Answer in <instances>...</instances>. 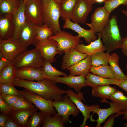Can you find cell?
Returning <instances> with one entry per match:
<instances>
[{
	"label": "cell",
	"mask_w": 127,
	"mask_h": 127,
	"mask_svg": "<svg viewBox=\"0 0 127 127\" xmlns=\"http://www.w3.org/2000/svg\"><path fill=\"white\" fill-rule=\"evenodd\" d=\"M54 80L44 79L34 82L16 77L14 85L30 90L46 99L53 101L62 99V95L67 93V91L60 89Z\"/></svg>",
	"instance_id": "1"
},
{
	"label": "cell",
	"mask_w": 127,
	"mask_h": 127,
	"mask_svg": "<svg viewBox=\"0 0 127 127\" xmlns=\"http://www.w3.org/2000/svg\"><path fill=\"white\" fill-rule=\"evenodd\" d=\"M116 15H113L100 32L106 52L110 53L120 48L122 38L117 24Z\"/></svg>",
	"instance_id": "2"
},
{
	"label": "cell",
	"mask_w": 127,
	"mask_h": 127,
	"mask_svg": "<svg viewBox=\"0 0 127 127\" xmlns=\"http://www.w3.org/2000/svg\"><path fill=\"white\" fill-rule=\"evenodd\" d=\"M43 8L42 20L44 24L50 28L54 34L60 32L59 23L61 13L59 3L54 0H41Z\"/></svg>",
	"instance_id": "3"
},
{
	"label": "cell",
	"mask_w": 127,
	"mask_h": 127,
	"mask_svg": "<svg viewBox=\"0 0 127 127\" xmlns=\"http://www.w3.org/2000/svg\"><path fill=\"white\" fill-rule=\"evenodd\" d=\"M44 60L39 50L35 48L21 53L12 62L16 69L24 67L40 68L42 66Z\"/></svg>",
	"instance_id": "4"
},
{
	"label": "cell",
	"mask_w": 127,
	"mask_h": 127,
	"mask_svg": "<svg viewBox=\"0 0 127 127\" xmlns=\"http://www.w3.org/2000/svg\"><path fill=\"white\" fill-rule=\"evenodd\" d=\"M18 92L20 95L34 105L44 115H52L57 113L53 106L52 101L46 99L25 89L21 91L18 90Z\"/></svg>",
	"instance_id": "5"
},
{
	"label": "cell",
	"mask_w": 127,
	"mask_h": 127,
	"mask_svg": "<svg viewBox=\"0 0 127 127\" xmlns=\"http://www.w3.org/2000/svg\"><path fill=\"white\" fill-rule=\"evenodd\" d=\"M52 104L57 113L62 117L64 124L70 122V115L77 117L80 111L67 94L64 95L62 99L53 101Z\"/></svg>",
	"instance_id": "6"
},
{
	"label": "cell",
	"mask_w": 127,
	"mask_h": 127,
	"mask_svg": "<svg viewBox=\"0 0 127 127\" xmlns=\"http://www.w3.org/2000/svg\"><path fill=\"white\" fill-rule=\"evenodd\" d=\"M26 48L18 39L13 37L4 40L0 39V52L12 61L19 54L27 50Z\"/></svg>",
	"instance_id": "7"
},
{
	"label": "cell",
	"mask_w": 127,
	"mask_h": 127,
	"mask_svg": "<svg viewBox=\"0 0 127 127\" xmlns=\"http://www.w3.org/2000/svg\"><path fill=\"white\" fill-rule=\"evenodd\" d=\"M81 38L78 36H74L70 33L64 31H61L48 39L56 41L58 44V51L64 52L68 50L74 48L81 42Z\"/></svg>",
	"instance_id": "8"
},
{
	"label": "cell",
	"mask_w": 127,
	"mask_h": 127,
	"mask_svg": "<svg viewBox=\"0 0 127 127\" xmlns=\"http://www.w3.org/2000/svg\"><path fill=\"white\" fill-rule=\"evenodd\" d=\"M25 12L27 20L38 26L43 24L41 0H30L26 2Z\"/></svg>",
	"instance_id": "9"
},
{
	"label": "cell",
	"mask_w": 127,
	"mask_h": 127,
	"mask_svg": "<svg viewBox=\"0 0 127 127\" xmlns=\"http://www.w3.org/2000/svg\"><path fill=\"white\" fill-rule=\"evenodd\" d=\"M33 44L35 48L39 50L44 60L51 63L56 61L55 55L63 53L58 51V43L53 40L48 39L43 41H38Z\"/></svg>",
	"instance_id": "10"
},
{
	"label": "cell",
	"mask_w": 127,
	"mask_h": 127,
	"mask_svg": "<svg viewBox=\"0 0 127 127\" xmlns=\"http://www.w3.org/2000/svg\"><path fill=\"white\" fill-rule=\"evenodd\" d=\"M91 0H78L72 12L70 20L78 24L85 23L93 5Z\"/></svg>",
	"instance_id": "11"
},
{
	"label": "cell",
	"mask_w": 127,
	"mask_h": 127,
	"mask_svg": "<svg viewBox=\"0 0 127 127\" xmlns=\"http://www.w3.org/2000/svg\"><path fill=\"white\" fill-rule=\"evenodd\" d=\"M109 16L110 14L103 7H98L95 10L91 16V22L86 23V25L95 32H100L109 20Z\"/></svg>",
	"instance_id": "12"
},
{
	"label": "cell",
	"mask_w": 127,
	"mask_h": 127,
	"mask_svg": "<svg viewBox=\"0 0 127 127\" xmlns=\"http://www.w3.org/2000/svg\"><path fill=\"white\" fill-rule=\"evenodd\" d=\"M38 26L26 20L21 28L18 39L26 47L38 42L36 38Z\"/></svg>",
	"instance_id": "13"
},
{
	"label": "cell",
	"mask_w": 127,
	"mask_h": 127,
	"mask_svg": "<svg viewBox=\"0 0 127 127\" xmlns=\"http://www.w3.org/2000/svg\"><path fill=\"white\" fill-rule=\"evenodd\" d=\"M66 94H67L76 105L84 117L83 121L80 126V127H85L86 121L89 119L90 118L92 121H94V120L90 116V114L91 111L89 106L86 105L82 101V99L86 102L83 97V92L77 94L72 90L69 89L67 91Z\"/></svg>",
	"instance_id": "14"
},
{
	"label": "cell",
	"mask_w": 127,
	"mask_h": 127,
	"mask_svg": "<svg viewBox=\"0 0 127 127\" xmlns=\"http://www.w3.org/2000/svg\"><path fill=\"white\" fill-rule=\"evenodd\" d=\"M104 102L109 103L110 107L107 108L102 109L100 108L99 106L97 105L89 106L91 111L97 114L98 115V119L94 120L97 122L96 127H100L101 124L110 116L122 111L119 107L114 103L109 102L106 100L104 101Z\"/></svg>",
	"instance_id": "15"
},
{
	"label": "cell",
	"mask_w": 127,
	"mask_h": 127,
	"mask_svg": "<svg viewBox=\"0 0 127 127\" xmlns=\"http://www.w3.org/2000/svg\"><path fill=\"white\" fill-rule=\"evenodd\" d=\"M14 30L13 14L0 15V39L4 40L13 37Z\"/></svg>",
	"instance_id": "16"
},
{
	"label": "cell",
	"mask_w": 127,
	"mask_h": 127,
	"mask_svg": "<svg viewBox=\"0 0 127 127\" xmlns=\"http://www.w3.org/2000/svg\"><path fill=\"white\" fill-rule=\"evenodd\" d=\"M63 28L69 29L76 32L78 34L77 36L83 38L86 42L88 44L98 38L96 35L95 32L93 29L91 28L89 30L84 29L78 24L72 22L69 19L65 20Z\"/></svg>",
	"instance_id": "17"
},
{
	"label": "cell",
	"mask_w": 127,
	"mask_h": 127,
	"mask_svg": "<svg viewBox=\"0 0 127 127\" xmlns=\"http://www.w3.org/2000/svg\"><path fill=\"white\" fill-rule=\"evenodd\" d=\"M54 80L56 83H63L73 88L77 93L81 92V89L87 86L85 76L82 75L59 76Z\"/></svg>",
	"instance_id": "18"
},
{
	"label": "cell",
	"mask_w": 127,
	"mask_h": 127,
	"mask_svg": "<svg viewBox=\"0 0 127 127\" xmlns=\"http://www.w3.org/2000/svg\"><path fill=\"white\" fill-rule=\"evenodd\" d=\"M61 65L63 69H67L85 58L87 55L78 51L75 48L70 49L64 52Z\"/></svg>",
	"instance_id": "19"
},
{
	"label": "cell",
	"mask_w": 127,
	"mask_h": 127,
	"mask_svg": "<svg viewBox=\"0 0 127 127\" xmlns=\"http://www.w3.org/2000/svg\"><path fill=\"white\" fill-rule=\"evenodd\" d=\"M16 77L29 81H39L43 79L40 68L24 67L17 69Z\"/></svg>",
	"instance_id": "20"
},
{
	"label": "cell",
	"mask_w": 127,
	"mask_h": 127,
	"mask_svg": "<svg viewBox=\"0 0 127 127\" xmlns=\"http://www.w3.org/2000/svg\"><path fill=\"white\" fill-rule=\"evenodd\" d=\"M98 38L96 40L91 42L87 45H85L82 43L79 44L75 47V48L79 52L91 56L98 52L106 51L101 39L100 33L97 34Z\"/></svg>",
	"instance_id": "21"
},
{
	"label": "cell",
	"mask_w": 127,
	"mask_h": 127,
	"mask_svg": "<svg viewBox=\"0 0 127 127\" xmlns=\"http://www.w3.org/2000/svg\"><path fill=\"white\" fill-rule=\"evenodd\" d=\"M91 65V56L87 55L84 59L67 69L69 75H82L86 76L90 72Z\"/></svg>",
	"instance_id": "22"
},
{
	"label": "cell",
	"mask_w": 127,
	"mask_h": 127,
	"mask_svg": "<svg viewBox=\"0 0 127 127\" xmlns=\"http://www.w3.org/2000/svg\"><path fill=\"white\" fill-rule=\"evenodd\" d=\"M26 4L23 0L18 10L13 14L15 30L13 37L15 39H18L20 31L26 21L25 12Z\"/></svg>",
	"instance_id": "23"
},
{
	"label": "cell",
	"mask_w": 127,
	"mask_h": 127,
	"mask_svg": "<svg viewBox=\"0 0 127 127\" xmlns=\"http://www.w3.org/2000/svg\"><path fill=\"white\" fill-rule=\"evenodd\" d=\"M87 86L92 88L104 85H118L119 81L99 76L89 73L85 76Z\"/></svg>",
	"instance_id": "24"
},
{
	"label": "cell",
	"mask_w": 127,
	"mask_h": 127,
	"mask_svg": "<svg viewBox=\"0 0 127 127\" xmlns=\"http://www.w3.org/2000/svg\"><path fill=\"white\" fill-rule=\"evenodd\" d=\"M16 74L17 69L12 62L0 71V83L14 85Z\"/></svg>",
	"instance_id": "25"
},
{
	"label": "cell",
	"mask_w": 127,
	"mask_h": 127,
	"mask_svg": "<svg viewBox=\"0 0 127 127\" xmlns=\"http://www.w3.org/2000/svg\"><path fill=\"white\" fill-rule=\"evenodd\" d=\"M92 88L93 96L102 99V102L107 99H110L112 95L117 90L116 88L111 87L109 85H100Z\"/></svg>",
	"instance_id": "26"
},
{
	"label": "cell",
	"mask_w": 127,
	"mask_h": 127,
	"mask_svg": "<svg viewBox=\"0 0 127 127\" xmlns=\"http://www.w3.org/2000/svg\"><path fill=\"white\" fill-rule=\"evenodd\" d=\"M49 61L44 60L43 65L40 68L44 79L54 80L60 75L67 76L66 73L60 71L53 67Z\"/></svg>",
	"instance_id": "27"
},
{
	"label": "cell",
	"mask_w": 127,
	"mask_h": 127,
	"mask_svg": "<svg viewBox=\"0 0 127 127\" xmlns=\"http://www.w3.org/2000/svg\"><path fill=\"white\" fill-rule=\"evenodd\" d=\"M37 109L13 111L9 115L18 123L20 127H26L28 120L31 116L37 111Z\"/></svg>",
	"instance_id": "28"
},
{
	"label": "cell",
	"mask_w": 127,
	"mask_h": 127,
	"mask_svg": "<svg viewBox=\"0 0 127 127\" xmlns=\"http://www.w3.org/2000/svg\"><path fill=\"white\" fill-rule=\"evenodd\" d=\"M78 0H61L59 3L61 17L65 21L71 19L73 10Z\"/></svg>",
	"instance_id": "29"
},
{
	"label": "cell",
	"mask_w": 127,
	"mask_h": 127,
	"mask_svg": "<svg viewBox=\"0 0 127 127\" xmlns=\"http://www.w3.org/2000/svg\"><path fill=\"white\" fill-rule=\"evenodd\" d=\"M90 72L94 75L104 78L117 79L113 70L110 66L108 65L95 66H91Z\"/></svg>",
	"instance_id": "30"
},
{
	"label": "cell",
	"mask_w": 127,
	"mask_h": 127,
	"mask_svg": "<svg viewBox=\"0 0 127 127\" xmlns=\"http://www.w3.org/2000/svg\"><path fill=\"white\" fill-rule=\"evenodd\" d=\"M119 57L116 53L110 54L108 64L114 73L116 79L119 81L127 79V76L124 74L119 64Z\"/></svg>",
	"instance_id": "31"
},
{
	"label": "cell",
	"mask_w": 127,
	"mask_h": 127,
	"mask_svg": "<svg viewBox=\"0 0 127 127\" xmlns=\"http://www.w3.org/2000/svg\"><path fill=\"white\" fill-rule=\"evenodd\" d=\"M21 2L19 0H0V15L6 13L13 14L18 10Z\"/></svg>",
	"instance_id": "32"
},
{
	"label": "cell",
	"mask_w": 127,
	"mask_h": 127,
	"mask_svg": "<svg viewBox=\"0 0 127 127\" xmlns=\"http://www.w3.org/2000/svg\"><path fill=\"white\" fill-rule=\"evenodd\" d=\"M64 124L62 117L57 113L53 115H44L43 127H64Z\"/></svg>",
	"instance_id": "33"
},
{
	"label": "cell",
	"mask_w": 127,
	"mask_h": 127,
	"mask_svg": "<svg viewBox=\"0 0 127 127\" xmlns=\"http://www.w3.org/2000/svg\"><path fill=\"white\" fill-rule=\"evenodd\" d=\"M110 99L112 103L119 107L122 111L127 110V96L120 90H117Z\"/></svg>",
	"instance_id": "34"
},
{
	"label": "cell",
	"mask_w": 127,
	"mask_h": 127,
	"mask_svg": "<svg viewBox=\"0 0 127 127\" xmlns=\"http://www.w3.org/2000/svg\"><path fill=\"white\" fill-rule=\"evenodd\" d=\"M110 56L109 53L104 51L96 53L91 56V65L95 66L108 65Z\"/></svg>",
	"instance_id": "35"
},
{
	"label": "cell",
	"mask_w": 127,
	"mask_h": 127,
	"mask_svg": "<svg viewBox=\"0 0 127 127\" xmlns=\"http://www.w3.org/2000/svg\"><path fill=\"white\" fill-rule=\"evenodd\" d=\"M13 111L34 109L36 107L32 103L21 95L12 107Z\"/></svg>",
	"instance_id": "36"
},
{
	"label": "cell",
	"mask_w": 127,
	"mask_h": 127,
	"mask_svg": "<svg viewBox=\"0 0 127 127\" xmlns=\"http://www.w3.org/2000/svg\"><path fill=\"white\" fill-rule=\"evenodd\" d=\"M53 32L52 29L45 24L38 26L36 34V38L38 41H42L47 40L53 35Z\"/></svg>",
	"instance_id": "37"
},
{
	"label": "cell",
	"mask_w": 127,
	"mask_h": 127,
	"mask_svg": "<svg viewBox=\"0 0 127 127\" xmlns=\"http://www.w3.org/2000/svg\"><path fill=\"white\" fill-rule=\"evenodd\" d=\"M44 114L41 112L36 111L29 118L26 127H39L42 124Z\"/></svg>",
	"instance_id": "38"
},
{
	"label": "cell",
	"mask_w": 127,
	"mask_h": 127,
	"mask_svg": "<svg viewBox=\"0 0 127 127\" xmlns=\"http://www.w3.org/2000/svg\"><path fill=\"white\" fill-rule=\"evenodd\" d=\"M104 3L103 7L109 14L120 5L127 6V0H106Z\"/></svg>",
	"instance_id": "39"
},
{
	"label": "cell",
	"mask_w": 127,
	"mask_h": 127,
	"mask_svg": "<svg viewBox=\"0 0 127 127\" xmlns=\"http://www.w3.org/2000/svg\"><path fill=\"white\" fill-rule=\"evenodd\" d=\"M14 86L0 83V93L20 95L18 90L15 88Z\"/></svg>",
	"instance_id": "40"
},
{
	"label": "cell",
	"mask_w": 127,
	"mask_h": 127,
	"mask_svg": "<svg viewBox=\"0 0 127 127\" xmlns=\"http://www.w3.org/2000/svg\"><path fill=\"white\" fill-rule=\"evenodd\" d=\"M19 96L0 93V97L2 99L12 107L17 100Z\"/></svg>",
	"instance_id": "41"
},
{
	"label": "cell",
	"mask_w": 127,
	"mask_h": 127,
	"mask_svg": "<svg viewBox=\"0 0 127 127\" xmlns=\"http://www.w3.org/2000/svg\"><path fill=\"white\" fill-rule=\"evenodd\" d=\"M13 111L12 107L4 101L0 97V112L10 115Z\"/></svg>",
	"instance_id": "42"
},
{
	"label": "cell",
	"mask_w": 127,
	"mask_h": 127,
	"mask_svg": "<svg viewBox=\"0 0 127 127\" xmlns=\"http://www.w3.org/2000/svg\"><path fill=\"white\" fill-rule=\"evenodd\" d=\"M4 127H20V126L14 119L9 115Z\"/></svg>",
	"instance_id": "43"
},
{
	"label": "cell",
	"mask_w": 127,
	"mask_h": 127,
	"mask_svg": "<svg viewBox=\"0 0 127 127\" xmlns=\"http://www.w3.org/2000/svg\"><path fill=\"white\" fill-rule=\"evenodd\" d=\"M12 62V61L4 57L0 52V71Z\"/></svg>",
	"instance_id": "44"
},
{
	"label": "cell",
	"mask_w": 127,
	"mask_h": 127,
	"mask_svg": "<svg viewBox=\"0 0 127 127\" xmlns=\"http://www.w3.org/2000/svg\"><path fill=\"white\" fill-rule=\"evenodd\" d=\"M112 115L109 118L105 123L103 127H112L114 125V119L115 117H117L116 114Z\"/></svg>",
	"instance_id": "45"
},
{
	"label": "cell",
	"mask_w": 127,
	"mask_h": 127,
	"mask_svg": "<svg viewBox=\"0 0 127 127\" xmlns=\"http://www.w3.org/2000/svg\"><path fill=\"white\" fill-rule=\"evenodd\" d=\"M120 48L124 55L127 56V36L122 38V44Z\"/></svg>",
	"instance_id": "46"
},
{
	"label": "cell",
	"mask_w": 127,
	"mask_h": 127,
	"mask_svg": "<svg viewBox=\"0 0 127 127\" xmlns=\"http://www.w3.org/2000/svg\"><path fill=\"white\" fill-rule=\"evenodd\" d=\"M8 115L0 113V127H4L9 117Z\"/></svg>",
	"instance_id": "47"
},
{
	"label": "cell",
	"mask_w": 127,
	"mask_h": 127,
	"mask_svg": "<svg viewBox=\"0 0 127 127\" xmlns=\"http://www.w3.org/2000/svg\"><path fill=\"white\" fill-rule=\"evenodd\" d=\"M118 86L127 93V79L119 81Z\"/></svg>",
	"instance_id": "48"
},
{
	"label": "cell",
	"mask_w": 127,
	"mask_h": 127,
	"mask_svg": "<svg viewBox=\"0 0 127 127\" xmlns=\"http://www.w3.org/2000/svg\"><path fill=\"white\" fill-rule=\"evenodd\" d=\"M117 117H118L121 115H124V117H127V110L125 111H122L120 112L116 113Z\"/></svg>",
	"instance_id": "49"
},
{
	"label": "cell",
	"mask_w": 127,
	"mask_h": 127,
	"mask_svg": "<svg viewBox=\"0 0 127 127\" xmlns=\"http://www.w3.org/2000/svg\"><path fill=\"white\" fill-rule=\"evenodd\" d=\"M106 0H91L92 3L93 4L96 3H100L104 2Z\"/></svg>",
	"instance_id": "50"
},
{
	"label": "cell",
	"mask_w": 127,
	"mask_h": 127,
	"mask_svg": "<svg viewBox=\"0 0 127 127\" xmlns=\"http://www.w3.org/2000/svg\"><path fill=\"white\" fill-rule=\"evenodd\" d=\"M125 119L126 121V122L123 124V125L125 127H127V117L123 116L122 118V119Z\"/></svg>",
	"instance_id": "51"
},
{
	"label": "cell",
	"mask_w": 127,
	"mask_h": 127,
	"mask_svg": "<svg viewBox=\"0 0 127 127\" xmlns=\"http://www.w3.org/2000/svg\"><path fill=\"white\" fill-rule=\"evenodd\" d=\"M121 12L126 16L127 17V10H123L121 11Z\"/></svg>",
	"instance_id": "52"
},
{
	"label": "cell",
	"mask_w": 127,
	"mask_h": 127,
	"mask_svg": "<svg viewBox=\"0 0 127 127\" xmlns=\"http://www.w3.org/2000/svg\"><path fill=\"white\" fill-rule=\"evenodd\" d=\"M56 2L59 3L61 0H54Z\"/></svg>",
	"instance_id": "53"
},
{
	"label": "cell",
	"mask_w": 127,
	"mask_h": 127,
	"mask_svg": "<svg viewBox=\"0 0 127 127\" xmlns=\"http://www.w3.org/2000/svg\"><path fill=\"white\" fill-rule=\"evenodd\" d=\"M23 0L26 3L30 0Z\"/></svg>",
	"instance_id": "54"
},
{
	"label": "cell",
	"mask_w": 127,
	"mask_h": 127,
	"mask_svg": "<svg viewBox=\"0 0 127 127\" xmlns=\"http://www.w3.org/2000/svg\"><path fill=\"white\" fill-rule=\"evenodd\" d=\"M126 70L127 71V64H126Z\"/></svg>",
	"instance_id": "55"
},
{
	"label": "cell",
	"mask_w": 127,
	"mask_h": 127,
	"mask_svg": "<svg viewBox=\"0 0 127 127\" xmlns=\"http://www.w3.org/2000/svg\"></svg>",
	"instance_id": "56"
}]
</instances>
